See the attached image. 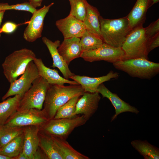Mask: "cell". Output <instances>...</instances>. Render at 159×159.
Returning <instances> with one entry per match:
<instances>
[{"mask_svg": "<svg viewBox=\"0 0 159 159\" xmlns=\"http://www.w3.org/2000/svg\"><path fill=\"white\" fill-rule=\"evenodd\" d=\"M84 92L80 84H49L42 110L49 120L52 119L60 107L73 97L81 96Z\"/></svg>", "mask_w": 159, "mask_h": 159, "instance_id": "cell-1", "label": "cell"}, {"mask_svg": "<svg viewBox=\"0 0 159 159\" xmlns=\"http://www.w3.org/2000/svg\"><path fill=\"white\" fill-rule=\"evenodd\" d=\"M100 30L104 43L115 47H122L131 30L127 16L116 19L99 17Z\"/></svg>", "mask_w": 159, "mask_h": 159, "instance_id": "cell-2", "label": "cell"}, {"mask_svg": "<svg viewBox=\"0 0 159 159\" xmlns=\"http://www.w3.org/2000/svg\"><path fill=\"white\" fill-rule=\"evenodd\" d=\"M35 53L26 48L14 51L6 57L2 64L3 72L10 83L25 71L28 64L36 58Z\"/></svg>", "mask_w": 159, "mask_h": 159, "instance_id": "cell-3", "label": "cell"}, {"mask_svg": "<svg viewBox=\"0 0 159 159\" xmlns=\"http://www.w3.org/2000/svg\"><path fill=\"white\" fill-rule=\"evenodd\" d=\"M112 64L116 69L133 77L150 80L159 73V63L145 58L121 60Z\"/></svg>", "mask_w": 159, "mask_h": 159, "instance_id": "cell-4", "label": "cell"}, {"mask_svg": "<svg viewBox=\"0 0 159 159\" xmlns=\"http://www.w3.org/2000/svg\"><path fill=\"white\" fill-rule=\"evenodd\" d=\"M148 40L143 24L132 29L126 36L121 47L124 53L122 60L138 58L148 59Z\"/></svg>", "mask_w": 159, "mask_h": 159, "instance_id": "cell-5", "label": "cell"}, {"mask_svg": "<svg viewBox=\"0 0 159 159\" xmlns=\"http://www.w3.org/2000/svg\"><path fill=\"white\" fill-rule=\"evenodd\" d=\"M87 121L82 115L71 118H53L40 127L39 132L66 140L75 128L84 125Z\"/></svg>", "mask_w": 159, "mask_h": 159, "instance_id": "cell-6", "label": "cell"}, {"mask_svg": "<svg viewBox=\"0 0 159 159\" xmlns=\"http://www.w3.org/2000/svg\"><path fill=\"white\" fill-rule=\"evenodd\" d=\"M49 84L39 76L24 93L20 102L18 111L35 108L42 110Z\"/></svg>", "mask_w": 159, "mask_h": 159, "instance_id": "cell-7", "label": "cell"}, {"mask_svg": "<svg viewBox=\"0 0 159 159\" xmlns=\"http://www.w3.org/2000/svg\"><path fill=\"white\" fill-rule=\"evenodd\" d=\"M124 53L121 47H115L105 43L93 50L83 52L80 57L93 62L104 61L112 63L122 59Z\"/></svg>", "mask_w": 159, "mask_h": 159, "instance_id": "cell-8", "label": "cell"}, {"mask_svg": "<svg viewBox=\"0 0 159 159\" xmlns=\"http://www.w3.org/2000/svg\"><path fill=\"white\" fill-rule=\"evenodd\" d=\"M21 75L19 79L10 83L9 89L2 97V100L17 95H23L30 88L33 82L40 76L37 67L33 61L28 64Z\"/></svg>", "mask_w": 159, "mask_h": 159, "instance_id": "cell-9", "label": "cell"}, {"mask_svg": "<svg viewBox=\"0 0 159 159\" xmlns=\"http://www.w3.org/2000/svg\"><path fill=\"white\" fill-rule=\"evenodd\" d=\"M48 120L42 110L33 108L22 111H17L8 119L4 125L19 127L36 125L40 127Z\"/></svg>", "mask_w": 159, "mask_h": 159, "instance_id": "cell-10", "label": "cell"}, {"mask_svg": "<svg viewBox=\"0 0 159 159\" xmlns=\"http://www.w3.org/2000/svg\"><path fill=\"white\" fill-rule=\"evenodd\" d=\"M52 2L47 6L36 9L32 15L23 33V37L27 41L33 42L42 37L44 19L50 8L54 4Z\"/></svg>", "mask_w": 159, "mask_h": 159, "instance_id": "cell-11", "label": "cell"}, {"mask_svg": "<svg viewBox=\"0 0 159 159\" xmlns=\"http://www.w3.org/2000/svg\"><path fill=\"white\" fill-rule=\"evenodd\" d=\"M55 24L64 39L74 37L80 38L86 30L83 21L69 14L57 21Z\"/></svg>", "mask_w": 159, "mask_h": 159, "instance_id": "cell-12", "label": "cell"}, {"mask_svg": "<svg viewBox=\"0 0 159 159\" xmlns=\"http://www.w3.org/2000/svg\"><path fill=\"white\" fill-rule=\"evenodd\" d=\"M101 97L97 92H85L76 105L75 114H81L87 121L97 111Z\"/></svg>", "mask_w": 159, "mask_h": 159, "instance_id": "cell-13", "label": "cell"}, {"mask_svg": "<svg viewBox=\"0 0 159 159\" xmlns=\"http://www.w3.org/2000/svg\"><path fill=\"white\" fill-rule=\"evenodd\" d=\"M97 92L101 94L103 98L106 97L108 99L115 108V113L111 117V122L122 113L130 112L137 114L139 112L137 108L122 100L116 94L112 92L103 83L99 85Z\"/></svg>", "mask_w": 159, "mask_h": 159, "instance_id": "cell-14", "label": "cell"}, {"mask_svg": "<svg viewBox=\"0 0 159 159\" xmlns=\"http://www.w3.org/2000/svg\"><path fill=\"white\" fill-rule=\"evenodd\" d=\"M44 43L47 47L52 58L53 63L52 67L57 68L63 75L64 78L69 80L75 74L72 72L66 63L58 52L57 48L60 44L59 40L53 42L47 37L42 38Z\"/></svg>", "mask_w": 159, "mask_h": 159, "instance_id": "cell-15", "label": "cell"}, {"mask_svg": "<svg viewBox=\"0 0 159 159\" xmlns=\"http://www.w3.org/2000/svg\"><path fill=\"white\" fill-rule=\"evenodd\" d=\"M119 77L118 73L111 70L106 75L100 77H92L74 74L70 79L80 84L85 92L94 93L97 92L98 87L101 84L112 79H117Z\"/></svg>", "mask_w": 159, "mask_h": 159, "instance_id": "cell-16", "label": "cell"}, {"mask_svg": "<svg viewBox=\"0 0 159 159\" xmlns=\"http://www.w3.org/2000/svg\"><path fill=\"white\" fill-rule=\"evenodd\" d=\"M80 38L64 39L57 48L58 52L69 65L74 59L80 57L82 52Z\"/></svg>", "mask_w": 159, "mask_h": 159, "instance_id": "cell-17", "label": "cell"}, {"mask_svg": "<svg viewBox=\"0 0 159 159\" xmlns=\"http://www.w3.org/2000/svg\"><path fill=\"white\" fill-rule=\"evenodd\" d=\"M36 65L39 75L44 78L49 84L63 85L65 83L79 84L74 80H70L61 76L58 71L45 66L42 59L36 58L33 61Z\"/></svg>", "mask_w": 159, "mask_h": 159, "instance_id": "cell-18", "label": "cell"}, {"mask_svg": "<svg viewBox=\"0 0 159 159\" xmlns=\"http://www.w3.org/2000/svg\"><path fill=\"white\" fill-rule=\"evenodd\" d=\"M39 126L36 125L24 127L23 151L29 159H33L34 155L39 147Z\"/></svg>", "mask_w": 159, "mask_h": 159, "instance_id": "cell-19", "label": "cell"}, {"mask_svg": "<svg viewBox=\"0 0 159 159\" xmlns=\"http://www.w3.org/2000/svg\"><path fill=\"white\" fill-rule=\"evenodd\" d=\"M151 1L137 0L132 10L127 16L131 29L144 23L147 10L151 6Z\"/></svg>", "mask_w": 159, "mask_h": 159, "instance_id": "cell-20", "label": "cell"}, {"mask_svg": "<svg viewBox=\"0 0 159 159\" xmlns=\"http://www.w3.org/2000/svg\"><path fill=\"white\" fill-rule=\"evenodd\" d=\"M54 146L62 159H89L74 149L66 140L51 136Z\"/></svg>", "mask_w": 159, "mask_h": 159, "instance_id": "cell-21", "label": "cell"}, {"mask_svg": "<svg viewBox=\"0 0 159 159\" xmlns=\"http://www.w3.org/2000/svg\"><path fill=\"white\" fill-rule=\"evenodd\" d=\"M86 13L83 21L87 30L101 38L99 17L100 16L97 9L91 5L87 1L86 2Z\"/></svg>", "mask_w": 159, "mask_h": 159, "instance_id": "cell-22", "label": "cell"}, {"mask_svg": "<svg viewBox=\"0 0 159 159\" xmlns=\"http://www.w3.org/2000/svg\"><path fill=\"white\" fill-rule=\"evenodd\" d=\"M23 96L16 95L0 103V126L4 125L8 119L17 111Z\"/></svg>", "mask_w": 159, "mask_h": 159, "instance_id": "cell-23", "label": "cell"}, {"mask_svg": "<svg viewBox=\"0 0 159 159\" xmlns=\"http://www.w3.org/2000/svg\"><path fill=\"white\" fill-rule=\"evenodd\" d=\"M39 147L47 159H62L54 146L51 136L39 132Z\"/></svg>", "mask_w": 159, "mask_h": 159, "instance_id": "cell-24", "label": "cell"}, {"mask_svg": "<svg viewBox=\"0 0 159 159\" xmlns=\"http://www.w3.org/2000/svg\"><path fill=\"white\" fill-rule=\"evenodd\" d=\"M132 146L145 159H158L159 150L147 141L135 140L131 142Z\"/></svg>", "mask_w": 159, "mask_h": 159, "instance_id": "cell-25", "label": "cell"}, {"mask_svg": "<svg viewBox=\"0 0 159 159\" xmlns=\"http://www.w3.org/2000/svg\"><path fill=\"white\" fill-rule=\"evenodd\" d=\"M24 135L17 136L0 149V154L14 159L23 150Z\"/></svg>", "mask_w": 159, "mask_h": 159, "instance_id": "cell-26", "label": "cell"}, {"mask_svg": "<svg viewBox=\"0 0 159 159\" xmlns=\"http://www.w3.org/2000/svg\"><path fill=\"white\" fill-rule=\"evenodd\" d=\"M24 127L5 125L0 126V149L15 137L23 133Z\"/></svg>", "mask_w": 159, "mask_h": 159, "instance_id": "cell-27", "label": "cell"}, {"mask_svg": "<svg viewBox=\"0 0 159 159\" xmlns=\"http://www.w3.org/2000/svg\"><path fill=\"white\" fill-rule=\"evenodd\" d=\"M80 42L82 52L95 49L103 43L101 38L87 29L80 38Z\"/></svg>", "mask_w": 159, "mask_h": 159, "instance_id": "cell-28", "label": "cell"}, {"mask_svg": "<svg viewBox=\"0 0 159 159\" xmlns=\"http://www.w3.org/2000/svg\"><path fill=\"white\" fill-rule=\"evenodd\" d=\"M81 96H76L60 107L54 118V119L71 118L77 115L75 114L76 105Z\"/></svg>", "mask_w": 159, "mask_h": 159, "instance_id": "cell-29", "label": "cell"}, {"mask_svg": "<svg viewBox=\"0 0 159 159\" xmlns=\"http://www.w3.org/2000/svg\"><path fill=\"white\" fill-rule=\"evenodd\" d=\"M71 6L69 14L83 21L86 13V0H69Z\"/></svg>", "mask_w": 159, "mask_h": 159, "instance_id": "cell-30", "label": "cell"}, {"mask_svg": "<svg viewBox=\"0 0 159 159\" xmlns=\"http://www.w3.org/2000/svg\"><path fill=\"white\" fill-rule=\"evenodd\" d=\"M37 9L28 2L10 5L7 3H0V10H14L28 11L33 14Z\"/></svg>", "mask_w": 159, "mask_h": 159, "instance_id": "cell-31", "label": "cell"}, {"mask_svg": "<svg viewBox=\"0 0 159 159\" xmlns=\"http://www.w3.org/2000/svg\"><path fill=\"white\" fill-rule=\"evenodd\" d=\"M144 28L145 34L148 39L154 36L159 33V19Z\"/></svg>", "mask_w": 159, "mask_h": 159, "instance_id": "cell-32", "label": "cell"}, {"mask_svg": "<svg viewBox=\"0 0 159 159\" xmlns=\"http://www.w3.org/2000/svg\"><path fill=\"white\" fill-rule=\"evenodd\" d=\"M17 26V24L14 22L11 21L6 22L1 28L0 33L7 34L11 33L16 30Z\"/></svg>", "mask_w": 159, "mask_h": 159, "instance_id": "cell-33", "label": "cell"}, {"mask_svg": "<svg viewBox=\"0 0 159 159\" xmlns=\"http://www.w3.org/2000/svg\"><path fill=\"white\" fill-rule=\"evenodd\" d=\"M159 46V33L148 40L147 50L148 54L152 50Z\"/></svg>", "mask_w": 159, "mask_h": 159, "instance_id": "cell-34", "label": "cell"}, {"mask_svg": "<svg viewBox=\"0 0 159 159\" xmlns=\"http://www.w3.org/2000/svg\"><path fill=\"white\" fill-rule=\"evenodd\" d=\"M47 159L45 155L39 147L33 155V159Z\"/></svg>", "mask_w": 159, "mask_h": 159, "instance_id": "cell-35", "label": "cell"}, {"mask_svg": "<svg viewBox=\"0 0 159 159\" xmlns=\"http://www.w3.org/2000/svg\"><path fill=\"white\" fill-rule=\"evenodd\" d=\"M43 0H29V2L34 8L39 7L42 5V3Z\"/></svg>", "mask_w": 159, "mask_h": 159, "instance_id": "cell-36", "label": "cell"}, {"mask_svg": "<svg viewBox=\"0 0 159 159\" xmlns=\"http://www.w3.org/2000/svg\"><path fill=\"white\" fill-rule=\"evenodd\" d=\"M14 159H29L26 155L24 153L23 150L19 154V155L14 158Z\"/></svg>", "mask_w": 159, "mask_h": 159, "instance_id": "cell-37", "label": "cell"}, {"mask_svg": "<svg viewBox=\"0 0 159 159\" xmlns=\"http://www.w3.org/2000/svg\"><path fill=\"white\" fill-rule=\"evenodd\" d=\"M6 11L4 10H0V38L1 37V33H0L1 25L3 18L4 14Z\"/></svg>", "mask_w": 159, "mask_h": 159, "instance_id": "cell-38", "label": "cell"}, {"mask_svg": "<svg viewBox=\"0 0 159 159\" xmlns=\"http://www.w3.org/2000/svg\"><path fill=\"white\" fill-rule=\"evenodd\" d=\"M0 159H11L9 157L0 154Z\"/></svg>", "mask_w": 159, "mask_h": 159, "instance_id": "cell-39", "label": "cell"}, {"mask_svg": "<svg viewBox=\"0 0 159 159\" xmlns=\"http://www.w3.org/2000/svg\"><path fill=\"white\" fill-rule=\"evenodd\" d=\"M159 0H151V6L158 2Z\"/></svg>", "mask_w": 159, "mask_h": 159, "instance_id": "cell-40", "label": "cell"}, {"mask_svg": "<svg viewBox=\"0 0 159 159\" xmlns=\"http://www.w3.org/2000/svg\"></svg>", "mask_w": 159, "mask_h": 159, "instance_id": "cell-41", "label": "cell"}]
</instances>
